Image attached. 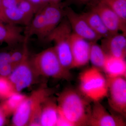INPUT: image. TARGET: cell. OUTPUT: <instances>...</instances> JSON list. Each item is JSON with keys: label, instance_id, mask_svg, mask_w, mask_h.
Segmentation results:
<instances>
[{"label": "cell", "instance_id": "ba28073f", "mask_svg": "<svg viewBox=\"0 0 126 126\" xmlns=\"http://www.w3.org/2000/svg\"><path fill=\"white\" fill-rule=\"evenodd\" d=\"M88 126H125V118L121 116L110 114L99 101L94 102Z\"/></svg>", "mask_w": 126, "mask_h": 126}, {"label": "cell", "instance_id": "4fadbf2b", "mask_svg": "<svg viewBox=\"0 0 126 126\" xmlns=\"http://www.w3.org/2000/svg\"><path fill=\"white\" fill-rule=\"evenodd\" d=\"M60 3L46 5L41 10L45 17V39L60 23L63 18V11Z\"/></svg>", "mask_w": 126, "mask_h": 126}, {"label": "cell", "instance_id": "4dcf8cb0", "mask_svg": "<svg viewBox=\"0 0 126 126\" xmlns=\"http://www.w3.org/2000/svg\"><path fill=\"white\" fill-rule=\"evenodd\" d=\"M6 115L0 107V126H3L6 122Z\"/></svg>", "mask_w": 126, "mask_h": 126}, {"label": "cell", "instance_id": "9a60e30c", "mask_svg": "<svg viewBox=\"0 0 126 126\" xmlns=\"http://www.w3.org/2000/svg\"><path fill=\"white\" fill-rule=\"evenodd\" d=\"M22 29L17 25L6 23L0 20V43L14 45L24 42L25 36L22 34Z\"/></svg>", "mask_w": 126, "mask_h": 126}, {"label": "cell", "instance_id": "83f0119b", "mask_svg": "<svg viewBox=\"0 0 126 126\" xmlns=\"http://www.w3.org/2000/svg\"><path fill=\"white\" fill-rule=\"evenodd\" d=\"M20 0H1L3 9H8L18 6Z\"/></svg>", "mask_w": 126, "mask_h": 126}, {"label": "cell", "instance_id": "277c9868", "mask_svg": "<svg viewBox=\"0 0 126 126\" xmlns=\"http://www.w3.org/2000/svg\"><path fill=\"white\" fill-rule=\"evenodd\" d=\"M101 72L93 66L79 76V91L90 101H99L108 96L107 78Z\"/></svg>", "mask_w": 126, "mask_h": 126}, {"label": "cell", "instance_id": "9c48e42d", "mask_svg": "<svg viewBox=\"0 0 126 126\" xmlns=\"http://www.w3.org/2000/svg\"><path fill=\"white\" fill-rule=\"evenodd\" d=\"M91 9L99 15L108 29L111 33H117L121 31L123 33L126 34V23L107 5L94 0Z\"/></svg>", "mask_w": 126, "mask_h": 126}, {"label": "cell", "instance_id": "484cf974", "mask_svg": "<svg viewBox=\"0 0 126 126\" xmlns=\"http://www.w3.org/2000/svg\"><path fill=\"white\" fill-rule=\"evenodd\" d=\"M15 68L11 63L0 66V77L8 78Z\"/></svg>", "mask_w": 126, "mask_h": 126}, {"label": "cell", "instance_id": "52a82bcc", "mask_svg": "<svg viewBox=\"0 0 126 126\" xmlns=\"http://www.w3.org/2000/svg\"><path fill=\"white\" fill-rule=\"evenodd\" d=\"M108 86V103L111 108L124 118L126 117V78L106 77Z\"/></svg>", "mask_w": 126, "mask_h": 126}, {"label": "cell", "instance_id": "f1b7e54d", "mask_svg": "<svg viewBox=\"0 0 126 126\" xmlns=\"http://www.w3.org/2000/svg\"><path fill=\"white\" fill-rule=\"evenodd\" d=\"M56 126H73L72 124L64 117L61 115L60 112Z\"/></svg>", "mask_w": 126, "mask_h": 126}, {"label": "cell", "instance_id": "1f68e13d", "mask_svg": "<svg viewBox=\"0 0 126 126\" xmlns=\"http://www.w3.org/2000/svg\"><path fill=\"white\" fill-rule=\"evenodd\" d=\"M0 20L4 22V17H3V9H2V5H1V0H0Z\"/></svg>", "mask_w": 126, "mask_h": 126}, {"label": "cell", "instance_id": "7c38bea8", "mask_svg": "<svg viewBox=\"0 0 126 126\" xmlns=\"http://www.w3.org/2000/svg\"><path fill=\"white\" fill-rule=\"evenodd\" d=\"M101 46L108 55L125 59L126 56V34L118 33L107 38H103Z\"/></svg>", "mask_w": 126, "mask_h": 126}, {"label": "cell", "instance_id": "5bb4252c", "mask_svg": "<svg viewBox=\"0 0 126 126\" xmlns=\"http://www.w3.org/2000/svg\"><path fill=\"white\" fill-rule=\"evenodd\" d=\"M59 112L57 101L49 97L41 105L39 123L40 126H56Z\"/></svg>", "mask_w": 126, "mask_h": 126}, {"label": "cell", "instance_id": "d4e9b609", "mask_svg": "<svg viewBox=\"0 0 126 126\" xmlns=\"http://www.w3.org/2000/svg\"><path fill=\"white\" fill-rule=\"evenodd\" d=\"M11 52V63L15 67L23 58L24 55V47L22 50H15Z\"/></svg>", "mask_w": 126, "mask_h": 126}, {"label": "cell", "instance_id": "2e32d148", "mask_svg": "<svg viewBox=\"0 0 126 126\" xmlns=\"http://www.w3.org/2000/svg\"><path fill=\"white\" fill-rule=\"evenodd\" d=\"M103 71L106 77L126 78V62L125 59L107 55Z\"/></svg>", "mask_w": 126, "mask_h": 126}, {"label": "cell", "instance_id": "30bf717a", "mask_svg": "<svg viewBox=\"0 0 126 126\" xmlns=\"http://www.w3.org/2000/svg\"><path fill=\"white\" fill-rule=\"evenodd\" d=\"M65 13L73 33L90 42H97L102 39L93 30L81 14H77L69 7L66 9Z\"/></svg>", "mask_w": 126, "mask_h": 126}, {"label": "cell", "instance_id": "ac0fdd59", "mask_svg": "<svg viewBox=\"0 0 126 126\" xmlns=\"http://www.w3.org/2000/svg\"><path fill=\"white\" fill-rule=\"evenodd\" d=\"M45 20L41 10L37 12L30 23L26 26L25 32V38L29 39L31 36L36 35L39 39H45Z\"/></svg>", "mask_w": 126, "mask_h": 126}, {"label": "cell", "instance_id": "603a6c76", "mask_svg": "<svg viewBox=\"0 0 126 126\" xmlns=\"http://www.w3.org/2000/svg\"><path fill=\"white\" fill-rule=\"evenodd\" d=\"M16 92L13 84L8 78L0 77V98L6 99Z\"/></svg>", "mask_w": 126, "mask_h": 126}, {"label": "cell", "instance_id": "cb8c5ba5", "mask_svg": "<svg viewBox=\"0 0 126 126\" xmlns=\"http://www.w3.org/2000/svg\"><path fill=\"white\" fill-rule=\"evenodd\" d=\"M18 6L26 15L32 18L34 15L40 11L27 0H20Z\"/></svg>", "mask_w": 126, "mask_h": 126}, {"label": "cell", "instance_id": "f546056e", "mask_svg": "<svg viewBox=\"0 0 126 126\" xmlns=\"http://www.w3.org/2000/svg\"><path fill=\"white\" fill-rule=\"evenodd\" d=\"M27 0L35 6L40 10L46 5L43 2L42 0Z\"/></svg>", "mask_w": 126, "mask_h": 126}, {"label": "cell", "instance_id": "7402d4cb", "mask_svg": "<svg viewBox=\"0 0 126 126\" xmlns=\"http://www.w3.org/2000/svg\"><path fill=\"white\" fill-rule=\"evenodd\" d=\"M107 5L126 23V0H96Z\"/></svg>", "mask_w": 126, "mask_h": 126}, {"label": "cell", "instance_id": "4316f807", "mask_svg": "<svg viewBox=\"0 0 126 126\" xmlns=\"http://www.w3.org/2000/svg\"><path fill=\"white\" fill-rule=\"evenodd\" d=\"M11 52H0V66L11 63Z\"/></svg>", "mask_w": 126, "mask_h": 126}, {"label": "cell", "instance_id": "5b68a950", "mask_svg": "<svg viewBox=\"0 0 126 126\" xmlns=\"http://www.w3.org/2000/svg\"><path fill=\"white\" fill-rule=\"evenodd\" d=\"M72 31L67 19L60 23L46 39L54 43L55 49L60 63L66 70L74 68L70 39Z\"/></svg>", "mask_w": 126, "mask_h": 126}, {"label": "cell", "instance_id": "6da1fadb", "mask_svg": "<svg viewBox=\"0 0 126 126\" xmlns=\"http://www.w3.org/2000/svg\"><path fill=\"white\" fill-rule=\"evenodd\" d=\"M59 111L73 126H88L92 107L90 100L79 90L65 89L56 99Z\"/></svg>", "mask_w": 126, "mask_h": 126}, {"label": "cell", "instance_id": "d6986e66", "mask_svg": "<svg viewBox=\"0 0 126 126\" xmlns=\"http://www.w3.org/2000/svg\"><path fill=\"white\" fill-rule=\"evenodd\" d=\"M4 22L12 24L27 26L32 18L26 15L18 6L3 9Z\"/></svg>", "mask_w": 126, "mask_h": 126}, {"label": "cell", "instance_id": "8fae6325", "mask_svg": "<svg viewBox=\"0 0 126 126\" xmlns=\"http://www.w3.org/2000/svg\"><path fill=\"white\" fill-rule=\"evenodd\" d=\"M70 46L73 61V68L86 65L89 61L91 42L72 32Z\"/></svg>", "mask_w": 126, "mask_h": 126}, {"label": "cell", "instance_id": "ffe728a7", "mask_svg": "<svg viewBox=\"0 0 126 126\" xmlns=\"http://www.w3.org/2000/svg\"><path fill=\"white\" fill-rule=\"evenodd\" d=\"M107 55L97 42H91L89 61L93 66L102 71Z\"/></svg>", "mask_w": 126, "mask_h": 126}, {"label": "cell", "instance_id": "7a4b0ae2", "mask_svg": "<svg viewBox=\"0 0 126 126\" xmlns=\"http://www.w3.org/2000/svg\"><path fill=\"white\" fill-rule=\"evenodd\" d=\"M51 89L42 87L26 96L13 114L12 124L16 126H40L39 123L41 105L51 96Z\"/></svg>", "mask_w": 126, "mask_h": 126}, {"label": "cell", "instance_id": "e0dca14e", "mask_svg": "<svg viewBox=\"0 0 126 126\" xmlns=\"http://www.w3.org/2000/svg\"><path fill=\"white\" fill-rule=\"evenodd\" d=\"M81 15L93 30L102 38L113 34L109 31L99 15L94 11L91 9L90 11Z\"/></svg>", "mask_w": 126, "mask_h": 126}, {"label": "cell", "instance_id": "8992f818", "mask_svg": "<svg viewBox=\"0 0 126 126\" xmlns=\"http://www.w3.org/2000/svg\"><path fill=\"white\" fill-rule=\"evenodd\" d=\"M28 40L25 39L23 42L24 55L22 60L16 66L8 77L13 84L16 92L19 93L31 86L40 77L35 70L29 57L27 47Z\"/></svg>", "mask_w": 126, "mask_h": 126}, {"label": "cell", "instance_id": "44dd1931", "mask_svg": "<svg viewBox=\"0 0 126 126\" xmlns=\"http://www.w3.org/2000/svg\"><path fill=\"white\" fill-rule=\"evenodd\" d=\"M26 96L16 92L6 98L0 106L6 116L14 114Z\"/></svg>", "mask_w": 126, "mask_h": 126}, {"label": "cell", "instance_id": "3957f363", "mask_svg": "<svg viewBox=\"0 0 126 126\" xmlns=\"http://www.w3.org/2000/svg\"><path fill=\"white\" fill-rule=\"evenodd\" d=\"M39 76L63 80H70L72 75L62 65L54 47L48 48L30 59Z\"/></svg>", "mask_w": 126, "mask_h": 126}]
</instances>
